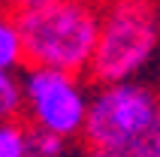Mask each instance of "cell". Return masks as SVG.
Masks as SVG:
<instances>
[{
    "label": "cell",
    "mask_w": 160,
    "mask_h": 157,
    "mask_svg": "<svg viewBox=\"0 0 160 157\" xmlns=\"http://www.w3.org/2000/svg\"><path fill=\"white\" fill-rule=\"evenodd\" d=\"M27 67L85 76L100 36V0H45L15 12Z\"/></svg>",
    "instance_id": "obj_1"
},
{
    "label": "cell",
    "mask_w": 160,
    "mask_h": 157,
    "mask_svg": "<svg viewBox=\"0 0 160 157\" xmlns=\"http://www.w3.org/2000/svg\"><path fill=\"white\" fill-rule=\"evenodd\" d=\"M160 52V0H100V36L85 76L97 85L130 82Z\"/></svg>",
    "instance_id": "obj_2"
},
{
    "label": "cell",
    "mask_w": 160,
    "mask_h": 157,
    "mask_svg": "<svg viewBox=\"0 0 160 157\" xmlns=\"http://www.w3.org/2000/svg\"><path fill=\"white\" fill-rule=\"evenodd\" d=\"M160 130V94L142 82L100 85L91 94L82 139L85 145H127L151 142Z\"/></svg>",
    "instance_id": "obj_3"
},
{
    "label": "cell",
    "mask_w": 160,
    "mask_h": 157,
    "mask_svg": "<svg viewBox=\"0 0 160 157\" xmlns=\"http://www.w3.org/2000/svg\"><path fill=\"white\" fill-rule=\"evenodd\" d=\"M21 82H24V115L33 127L63 139L82 136L91 97L76 73L52 70V67H27Z\"/></svg>",
    "instance_id": "obj_4"
},
{
    "label": "cell",
    "mask_w": 160,
    "mask_h": 157,
    "mask_svg": "<svg viewBox=\"0 0 160 157\" xmlns=\"http://www.w3.org/2000/svg\"><path fill=\"white\" fill-rule=\"evenodd\" d=\"M21 63H24V43H21L15 12L0 9V70H15Z\"/></svg>",
    "instance_id": "obj_5"
},
{
    "label": "cell",
    "mask_w": 160,
    "mask_h": 157,
    "mask_svg": "<svg viewBox=\"0 0 160 157\" xmlns=\"http://www.w3.org/2000/svg\"><path fill=\"white\" fill-rule=\"evenodd\" d=\"M24 115V82L12 70H0V121H18Z\"/></svg>",
    "instance_id": "obj_6"
},
{
    "label": "cell",
    "mask_w": 160,
    "mask_h": 157,
    "mask_svg": "<svg viewBox=\"0 0 160 157\" xmlns=\"http://www.w3.org/2000/svg\"><path fill=\"white\" fill-rule=\"evenodd\" d=\"M27 157H67V139L48 130H27Z\"/></svg>",
    "instance_id": "obj_7"
},
{
    "label": "cell",
    "mask_w": 160,
    "mask_h": 157,
    "mask_svg": "<svg viewBox=\"0 0 160 157\" xmlns=\"http://www.w3.org/2000/svg\"><path fill=\"white\" fill-rule=\"evenodd\" d=\"M0 157H27V130L18 121H0Z\"/></svg>",
    "instance_id": "obj_8"
},
{
    "label": "cell",
    "mask_w": 160,
    "mask_h": 157,
    "mask_svg": "<svg viewBox=\"0 0 160 157\" xmlns=\"http://www.w3.org/2000/svg\"><path fill=\"white\" fill-rule=\"evenodd\" d=\"M85 157H157L151 142H127V145H88Z\"/></svg>",
    "instance_id": "obj_9"
},
{
    "label": "cell",
    "mask_w": 160,
    "mask_h": 157,
    "mask_svg": "<svg viewBox=\"0 0 160 157\" xmlns=\"http://www.w3.org/2000/svg\"><path fill=\"white\" fill-rule=\"evenodd\" d=\"M3 3H6V9H12V12H18V9L36 6V3H45V0H3Z\"/></svg>",
    "instance_id": "obj_10"
},
{
    "label": "cell",
    "mask_w": 160,
    "mask_h": 157,
    "mask_svg": "<svg viewBox=\"0 0 160 157\" xmlns=\"http://www.w3.org/2000/svg\"><path fill=\"white\" fill-rule=\"evenodd\" d=\"M154 151H157V157H160V130L154 133Z\"/></svg>",
    "instance_id": "obj_11"
}]
</instances>
